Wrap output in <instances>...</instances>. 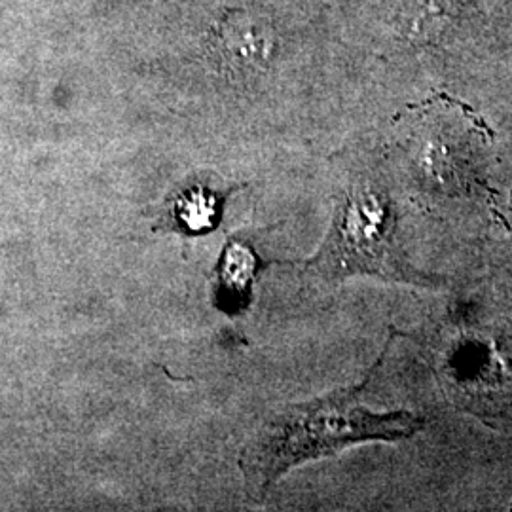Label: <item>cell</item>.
I'll list each match as a JSON object with an SVG mask.
<instances>
[{"label": "cell", "instance_id": "obj_2", "mask_svg": "<svg viewBox=\"0 0 512 512\" xmlns=\"http://www.w3.org/2000/svg\"><path fill=\"white\" fill-rule=\"evenodd\" d=\"M310 270L327 281L372 275L416 287L433 285L404 256L393 202L370 181H353L340 194L329 236L311 258Z\"/></svg>", "mask_w": 512, "mask_h": 512}, {"label": "cell", "instance_id": "obj_3", "mask_svg": "<svg viewBox=\"0 0 512 512\" xmlns=\"http://www.w3.org/2000/svg\"><path fill=\"white\" fill-rule=\"evenodd\" d=\"M219 196L207 188H188L173 203V219L188 232L211 228L219 217Z\"/></svg>", "mask_w": 512, "mask_h": 512}, {"label": "cell", "instance_id": "obj_1", "mask_svg": "<svg viewBox=\"0 0 512 512\" xmlns=\"http://www.w3.org/2000/svg\"><path fill=\"white\" fill-rule=\"evenodd\" d=\"M384 355L357 387L332 391L308 403L289 404L274 412L243 450L241 467L249 492L262 501L275 482L294 467L327 458L366 440L410 439L425 427L414 412H374L363 403L366 385Z\"/></svg>", "mask_w": 512, "mask_h": 512}, {"label": "cell", "instance_id": "obj_4", "mask_svg": "<svg viewBox=\"0 0 512 512\" xmlns=\"http://www.w3.org/2000/svg\"><path fill=\"white\" fill-rule=\"evenodd\" d=\"M256 258L245 245H228V251L222 260V283L230 294L247 293L253 275H255Z\"/></svg>", "mask_w": 512, "mask_h": 512}]
</instances>
